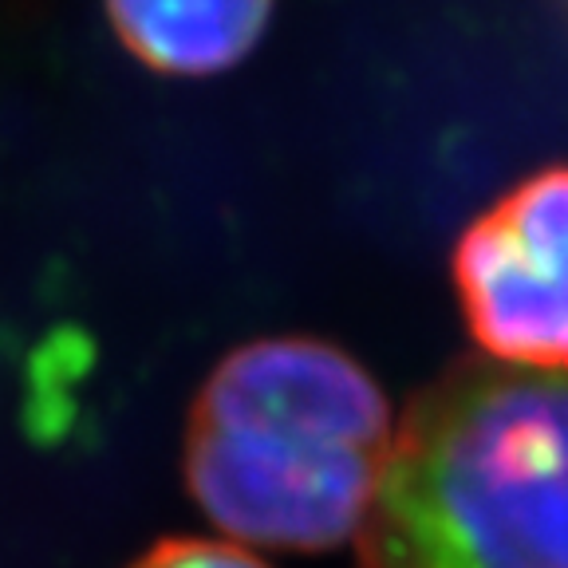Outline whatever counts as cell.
<instances>
[{"label": "cell", "instance_id": "obj_1", "mask_svg": "<svg viewBox=\"0 0 568 568\" xmlns=\"http://www.w3.org/2000/svg\"><path fill=\"white\" fill-rule=\"evenodd\" d=\"M355 549L364 568H568V375L481 355L430 383Z\"/></svg>", "mask_w": 568, "mask_h": 568}, {"label": "cell", "instance_id": "obj_2", "mask_svg": "<svg viewBox=\"0 0 568 568\" xmlns=\"http://www.w3.org/2000/svg\"><path fill=\"white\" fill-rule=\"evenodd\" d=\"M387 395L347 352L257 339L190 407L186 486L233 545L320 552L355 541L395 450Z\"/></svg>", "mask_w": 568, "mask_h": 568}, {"label": "cell", "instance_id": "obj_3", "mask_svg": "<svg viewBox=\"0 0 568 568\" xmlns=\"http://www.w3.org/2000/svg\"><path fill=\"white\" fill-rule=\"evenodd\" d=\"M454 284L486 359L568 375V166L525 178L474 217Z\"/></svg>", "mask_w": 568, "mask_h": 568}, {"label": "cell", "instance_id": "obj_4", "mask_svg": "<svg viewBox=\"0 0 568 568\" xmlns=\"http://www.w3.org/2000/svg\"><path fill=\"white\" fill-rule=\"evenodd\" d=\"M126 52L166 75H210L245 60L273 4L233 0V4H111L106 9Z\"/></svg>", "mask_w": 568, "mask_h": 568}, {"label": "cell", "instance_id": "obj_5", "mask_svg": "<svg viewBox=\"0 0 568 568\" xmlns=\"http://www.w3.org/2000/svg\"><path fill=\"white\" fill-rule=\"evenodd\" d=\"M131 568H268L245 545L205 541V537H170L146 549Z\"/></svg>", "mask_w": 568, "mask_h": 568}]
</instances>
